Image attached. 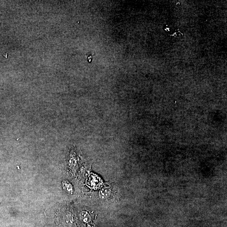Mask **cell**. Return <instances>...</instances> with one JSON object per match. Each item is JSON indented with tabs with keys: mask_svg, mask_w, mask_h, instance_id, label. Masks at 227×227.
I'll return each instance as SVG.
<instances>
[{
	"mask_svg": "<svg viewBox=\"0 0 227 227\" xmlns=\"http://www.w3.org/2000/svg\"><path fill=\"white\" fill-rule=\"evenodd\" d=\"M80 217L83 221L88 222L90 220V216L86 211H82L80 214Z\"/></svg>",
	"mask_w": 227,
	"mask_h": 227,
	"instance_id": "cell-2",
	"label": "cell"
},
{
	"mask_svg": "<svg viewBox=\"0 0 227 227\" xmlns=\"http://www.w3.org/2000/svg\"><path fill=\"white\" fill-rule=\"evenodd\" d=\"M111 189L110 187H105L101 189L99 192V196L102 199H107L111 194Z\"/></svg>",
	"mask_w": 227,
	"mask_h": 227,
	"instance_id": "cell-1",
	"label": "cell"
},
{
	"mask_svg": "<svg viewBox=\"0 0 227 227\" xmlns=\"http://www.w3.org/2000/svg\"><path fill=\"white\" fill-rule=\"evenodd\" d=\"M64 219H65V222H66V223H68V224H70L72 223L73 218L70 214H66L65 216Z\"/></svg>",
	"mask_w": 227,
	"mask_h": 227,
	"instance_id": "cell-3",
	"label": "cell"
}]
</instances>
